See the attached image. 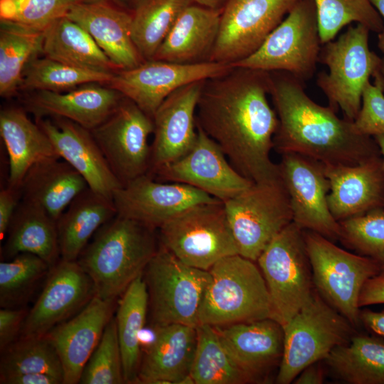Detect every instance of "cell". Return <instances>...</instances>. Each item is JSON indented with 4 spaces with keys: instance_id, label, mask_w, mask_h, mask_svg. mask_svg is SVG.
I'll return each instance as SVG.
<instances>
[{
    "instance_id": "6da1fadb",
    "label": "cell",
    "mask_w": 384,
    "mask_h": 384,
    "mask_svg": "<svg viewBox=\"0 0 384 384\" xmlns=\"http://www.w3.org/2000/svg\"><path fill=\"white\" fill-rule=\"evenodd\" d=\"M270 88V72L233 67L203 81L197 104L196 125L252 183L279 176L270 157L279 120Z\"/></svg>"
},
{
    "instance_id": "7a4b0ae2",
    "label": "cell",
    "mask_w": 384,
    "mask_h": 384,
    "mask_svg": "<svg viewBox=\"0 0 384 384\" xmlns=\"http://www.w3.org/2000/svg\"><path fill=\"white\" fill-rule=\"evenodd\" d=\"M271 96L279 124L274 149L325 165H356L381 156L374 138L358 133L353 121L341 119L329 105L315 102L304 82L289 73L270 72Z\"/></svg>"
},
{
    "instance_id": "3957f363",
    "label": "cell",
    "mask_w": 384,
    "mask_h": 384,
    "mask_svg": "<svg viewBox=\"0 0 384 384\" xmlns=\"http://www.w3.org/2000/svg\"><path fill=\"white\" fill-rule=\"evenodd\" d=\"M156 230L117 214L100 228L77 260L91 278L96 296L117 300L144 273L159 248Z\"/></svg>"
},
{
    "instance_id": "277c9868",
    "label": "cell",
    "mask_w": 384,
    "mask_h": 384,
    "mask_svg": "<svg viewBox=\"0 0 384 384\" xmlns=\"http://www.w3.org/2000/svg\"><path fill=\"white\" fill-rule=\"evenodd\" d=\"M255 262L238 254L220 260L208 270L210 280L198 325L220 326L271 319L270 294Z\"/></svg>"
},
{
    "instance_id": "5b68a950",
    "label": "cell",
    "mask_w": 384,
    "mask_h": 384,
    "mask_svg": "<svg viewBox=\"0 0 384 384\" xmlns=\"http://www.w3.org/2000/svg\"><path fill=\"white\" fill-rule=\"evenodd\" d=\"M370 31L362 24L349 26L337 39L321 46L319 63L329 73L317 74L316 85L324 92L329 106L353 121L361 106L362 93L369 79L378 71L381 59L369 47Z\"/></svg>"
},
{
    "instance_id": "8992f818",
    "label": "cell",
    "mask_w": 384,
    "mask_h": 384,
    "mask_svg": "<svg viewBox=\"0 0 384 384\" xmlns=\"http://www.w3.org/2000/svg\"><path fill=\"white\" fill-rule=\"evenodd\" d=\"M354 326L314 288L306 303L284 329V350L276 378L293 383L307 366L324 360L353 335Z\"/></svg>"
},
{
    "instance_id": "52a82bcc",
    "label": "cell",
    "mask_w": 384,
    "mask_h": 384,
    "mask_svg": "<svg viewBox=\"0 0 384 384\" xmlns=\"http://www.w3.org/2000/svg\"><path fill=\"white\" fill-rule=\"evenodd\" d=\"M314 0H299L260 48L233 67L283 71L305 82L316 72L322 46Z\"/></svg>"
},
{
    "instance_id": "ba28073f",
    "label": "cell",
    "mask_w": 384,
    "mask_h": 384,
    "mask_svg": "<svg viewBox=\"0 0 384 384\" xmlns=\"http://www.w3.org/2000/svg\"><path fill=\"white\" fill-rule=\"evenodd\" d=\"M256 262L270 294L271 319L284 328L314 289L304 230L292 222L270 242Z\"/></svg>"
},
{
    "instance_id": "9c48e42d",
    "label": "cell",
    "mask_w": 384,
    "mask_h": 384,
    "mask_svg": "<svg viewBox=\"0 0 384 384\" xmlns=\"http://www.w3.org/2000/svg\"><path fill=\"white\" fill-rule=\"evenodd\" d=\"M143 277L153 327L198 326L200 307L210 280L209 271L183 263L159 244Z\"/></svg>"
},
{
    "instance_id": "30bf717a",
    "label": "cell",
    "mask_w": 384,
    "mask_h": 384,
    "mask_svg": "<svg viewBox=\"0 0 384 384\" xmlns=\"http://www.w3.org/2000/svg\"><path fill=\"white\" fill-rule=\"evenodd\" d=\"M304 236L314 288L357 327L361 323V291L368 279L381 272V265L346 251L317 233L304 230Z\"/></svg>"
},
{
    "instance_id": "8fae6325",
    "label": "cell",
    "mask_w": 384,
    "mask_h": 384,
    "mask_svg": "<svg viewBox=\"0 0 384 384\" xmlns=\"http://www.w3.org/2000/svg\"><path fill=\"white\" fill-rule=\"evenodd\" d=\"M223 204L238 254L254 262L293 220L289 198L279 176L253 183Z\"/></svg>"
},
{
    "instance_id": "7c38bea8",
    "label": "cell",
    "mask_w": 384,
    "mask_h": 384,
    "mask_svg": "<svg viewBox=\"0 0 384 384\" xmlns=\"http://www.w3.org/2000/svg\"><path fill=\"white\" fill-rule=\"evenodd\" d=\"M158 230L160 245L193 267L208 271L220 260L238 254L220 201L191 208Z\"/></svg>"
},
{
    "instance_id": "4fadbf2b",
    "label": "cell",
    "mask_w": 384,
    "mask_h": 384,
    "mask_svg": "<svg viewBox=\"0 0 384 384\" xmlns=\"http://www.w3.org/2000/svg\"><path fill=\"white\" fill-rule=\"evenodd\" d=\"M111 170L122 186L148 174L154 132L151 117L123 97L112 113L90 130Z\"/></svg>"
},
{
    "instance_id": "5bb4252c",
    "label": "cell",
    "mask_w": 384,
    "mask_h": 384,
    "mask_svg": "<svg viewBox=\"0 0 384 384\" xmlns=\"http://www.w3.org/2000/svg\"><path fill=\"white\" fill-rule=\"evenodd\" d=\"M299 0H228L210 61L233 64L262 44Z\"/></svg>"
},
{
    "instance_id": "9a60e30c",
    "label": "cell",
    "mask_w": 384,
    "mask_h": 384,
    "mask_svg": "<svg viewBox=\"0 0 384 384\" xmlns=\"http://www.w3.org/2000/svg\"><path fill=\"white\" fill-rule=\"evenodd\" d=\"M233 68L230 64L210 60L181 64L148 60L115 72L107 85L152 117L164 100L178 88L219 76Z\"/></svg>"
},
{
    "instance_id": "2e32d148",
    "label": "cell",
    "mask_w": 384,
    "mask_h": 384,
    "mask_svg": "<svg viewBox=\"0 0 384 384\" xmlns=\"http://www.w3.org/2000/svg\"><path fill=\"white\" fill-rule=\"evenodd\" d=\"M281 156L279 173L289 198L292 222L333 242L340 240L339 222L328 205L330 184L324 164L298 154Z\"/></svg>"
},
{
    "instance_id": "e0dca14e",
    "label": "cell",
    "mask_w": 384,
    "mask_h": 384,
    "mask_svg": "<svg viewBox=\"0 0 384 384\" xmlns=\"http://www.w3.org/2000/svg\"><path fill=\"white\" fill-rule=\"evenodd\" d=\"M148 174L157 181L189 185L222 202L253 183L233 166L218 144L198 126L196 142L188 153Z\"/></svg>"
},
{
    "instance_id": "ac0fdd59",
    "label": "cell",
    "mask_w": 384,
    "mask_h": 384,
    "mask_svg": "<svg viewBox=\"0 0 384 384\" xmlns=\"http://www.w3.org/2000/svg\"><path fill=\"white\" fill-rule=\"evenodd\" d=\"M94 295L93 282L78 262L60 258L50 268L42 292L28 311L19 337L46 336L79 312Z\"/></svg>"
},
{
    "instance_id": "d6986e66",
    "label": "cell",
    "mask_w": 384,
    "mask_h": 384,
    "mask_svg": "<svg viewBox=\"0 0 384 384\" xmlns=\"http://www.w3.org/2000/svg\"><path fill=\"white\" fill-rule=\"evenodd\" d=\"M117 214L156 229L196 206L220 201L189 185L157 181L148 174L113 194Z\"/></svg>"
},
{
    "instance_id": "ffe728a7",
    "label": "cell",
    "mask_w": 384,
    "mask_h": 384,
    "mask_svg": "<svg viewBox=\"0 0 384 384\" xmlns=\"http://www.w3.org/2000/svg\"><path fill=\"white\" fill-rule=\"evenodd\" d=\"M203 81L178 88L154 112L148 174L176 161L193 146L197 137L196 108Z\"/></svg>"
},
{
    "instance_id": "44dd1931",
    "label": "cell",
    "mask_w": 384,
    "mask_h": 384,
    "mask_svg": "<svg viewBox=\"0 0 384 384\" xmlns=\"http://www.w3.org/2000/svg\"><path fill=\"white\" fill-rule=\"evenodd\" d=\"M52 118L36 119V122L48 137L59 157L84 178L90 188L112 199L122 185L90 130L65 118Z\"/></svg>"
},
{
    "instance_id": "7402d4cb",
    "label": "cell",
    "mask_w": 384,
    "mask_h": 384,
    "mask_svg": "<svg viewBox=\"0 0 384 384\" xmlns=\"http://www.w3.org/2000/svg\"><path fill=\"white\" fill-rule=\"evenodd\" d=\"M116 303L95 294L79 312L46 335L61 361L64 384L79 383L84 366L114 316Z\"/></svg>"
},
{
    "instance_id": "603a6c76",
    "label": "cell",
    "mask_w": 384,
    "mask_h": 384,
    "mask_svg": "<svg viewBox=\"0 0 384 384\" xmlns=\"http://www.w3.org/2000/svg\"><path fill=\"white\" fill-rule=\"evenodd\" d=\"M330 190L329 210L337 221L384 208V162L381 156L356 165L324 164Z\"/></svg>"
},
{
    "instance_id": "cb8c5ba5",
    "label": "cell",
    "mask_w": 384,
    "mask_h": 384,
    "mask_svg": "<svg viewBox=\"0 0 384 384\" xmlns=\"http://www.w3.org/2000/svg\"><path fill=\"white\" fill-rule=\"evenodd\" d=\"M154 328V336L142 356L137 383H193L196 327L172 324Z\"/></svg>"
},
{
    "instance_id": "d4e9b609",
    "label": "cell",
    "mask_w": 384,
    "mask_h": 384,
    "mask_svg": "<svg viewBox=\"0 0 384 384\" xmlns=\"http://www.w3.org/2000/svg\"><path fill=\"white\" fill-rule=\"evenodd\" d=\"M66 16L91 36L119 70L145 61L132 39V15L98 1L77 3Z\"/></svg>"
},
{
    "instance_id": "484cf974",
    "label": "cell",
    "mask_w": 384,
    "mask_h": 384,
    "mask_svg": "<svg viewBox=\"0 0 384 384\" xmlns=\"http://www.w3.org/2000/svg\"><path fill=\"white\" fill-rule=\"evenodd\" d=\"M214 328L234 359L258 381L280 363L284 329L275 320L268 318Z\"/></svg>"
},
{
    "instance_id": "4316f807",
    "label": "cell",
    "mask_w": 384,
    "mask_h": 384,
    "mask_svg": "<svg viewBox=\"0 0 384 384\" xmlns=\"http://www.w3.org/2000/svg\"><path fill=\"white\" fill-rule=\"evenodd\" d=\"M123 97L110 87L91 85L65 93L37 91L26 105L36 119L65 118L92 130L112 113Z\"/></svg>"
},
{
    "instance_id": "83f0119b",
    "label": "cell",
    "mask_w": 384,
    "mask_h": 384,
    "mask_svg": "<svg viewBox=\"0 0 384 384\" xmlns=\"http://www.w3.org/2000/svg\"><path fill=\"white\" fill-rule=\"evenodd\" d=\"M221 9L191 4L174 26L151 60L188 64L209 60L220 22Z\"/></svg>"
},
{
    "instance_id": "f1b7e54d",
    "label": "cell",
    "mask_w": 384,
    "mask_h": 384,
    "mask_svg": "<svg viewBox=\"0 0 384 384\" xmlns=\"http://www.w3.org/2000/svg\"><path fill=\"white\" fill-rule=\"evenodd\" d=\"M0 134L9 158L8 184L19 190L28 169L36 163L60 158L48 137L19 107H6L0 112Z\"/></svg>"
},
{
    "instance_id": "f546056e",
    "label": "cell",
    "mask_w": 384,
    "mask_h": 384,
    "mask_svg": "<svg viewBox=\"0 0 384 384\" xmlns=\"http://www.w3.org/2000/svg\"><path fill=\"white\" fill-rule=\"evenodd\" d=\"M60 158H50L33 164L21 186V199L45 210L56 222L73 199L88 186L84 178Z\"/></svg>"
},
{
    "instance_id": "4dcf8cb0",
    "label": "cell",
    "mask_w": 384,
    "mask_h": 384,
    "mask_svg": "<svg viewBox=\"0 0 384 384\" xmlns=\"http://www.w3.org/2000/svg\"><path fill=\"white\" fill-rule=\"evenodd\" d=\"M116 215L112 199L89 187L82 191L57 220L61 259L77 260L91 237Z\"/></svg>"
},
{
    "instance_id": "1f68e13d",
    "label": "cell",
    "mask_w": 384,
    "mask_h": 384,
    "mask_svg": "<svg viewBox=\"0 0 384 384\" xmlns=\"http://www.w3.org/2000/svg\"><path fill=\"white\" fill-rule=\"evenodd\" d=\"M2 250L4 259L34 254L50 268L60 260L57 222L39 206L21 199L15 210Z\"/></svg>"
},
{
    "instance_id": "d6a6232c",
    "label": "cell",
    "mask_w": 384,
    "mask_h": 384,
    "mask_svg": "<svg viewBox=\"0 0 384 384\" xmlns=\"http://www.w3.org/2000/svg\"><path fill=\"white\" fill-rule=\"evenodd\" d=\"M44 56L81 68L115 73L119 71L91 36L66 16L44 31Z\"/></svg>"
},
{
    "instance_id": "836d02e7",
    "label": "cell",
    "mask_w": 384,
    "mask_h": 384,
    "mask_svg": "<svg viewBox=\"0 0 384 384\" xmlns=\"http://www.w3.org/2000/svg\"><path fill=\"white\" fill-rule=\"evenodd\" d=\"M114 316L125 383H137L142 353L140 335L146 321L149 296L143 274L121 295Z\"/></svg>"
},
{
    "instance_id": "e575fe53",
    "label": "cell",
    "mask_w": 384,
    "mask_h": 384,
    "mask_svg": "<svg viewBox=\"0 0 384 384\" xmlns=\"http://www.w3.org/2000/svg\"><path fill=\"white\" fill-rule=\"evenodd\" d=\"M330 369L350 384H384V340L353 335L324 359Z\"/></svg>"
},
{
    "instance_id": "d590c367",
    "label": "cell",
    "mask_w": 384,
    "mask_h": 384,
    "mask_svg": "<svg viewBox=\"0 0 384 384\" xmlns=\"http://www.w3.org/2000/svg\"><path fill=\"white\" fill-rule=\"evenodd\" d=\"M197 342L190 372L193 384H245L258 381L231 356L214 326L196 327Z\"/></svg>"
},
{
    "instance_id": "8d00e7d4",
    "label": "cell",
    "mask_w": 384,
    "mask_h": 384,
    "mask_svg": "<svg viewBox=\"0 0 384 384\" xmlns=\"http://www.w3.org/2000/svg\"><path fill=\"white\" fill-rule=\"evenodd\" d=\"M44 31L1 22L0 95L10 97L20 89L28 63L42 53Z\"/></svg>"
},
{
    "instance_id": "74e56055",
    "label": "cell",
    "mask_w": 384,
    "mask_h": 384,
    "mask_svg": "<svg viewBox=\"0 0 384 384\" xmlns=\"http://www.w3.org/2000/svg\"><path fill=\"white\" fill-rule=\"evenodd\" d=\"M192 0H140L132 21V36L144 60H151L182 11Z\"/></svg>"
},
{
    "instance_id": "f35d334b",
    "label": "cell",
    "mask_w": 384,
    "mask_h": 384,
    "mask_svg": "<svg viewBox=\"0 0 384 384\" xmlns=\"http://www.w3.org/2000/svg\"><path fill=\"white\" fill-rule=\"evenodd\" d=\"M34 373L55 375L64 384L61 361L47 336L19 337L1 352L0 379Z\"/></svg>"
},
{
    "instance_id": "ab89813d",
    "label": "cell",
    "mask_w": 384,
    "mask_h": 384,
    "mask_svg": "<svg viewBox=\"0 0 384 384\" xmlns=\"http://www.w3.org/2000/svg\"><path fill=\"white\" fill-rule=\"evenodd\" d=\"M114 73L75 67L46 56L36 57L23 71L20 89L60 92L87 83L108 84Z\"/></svg>"
},
{
    "instance_id": "60d3db41",
    "label": "cell",
    "mask_w": 384,
    "mask_h": 384,
    "mask_svg": "<svg viewBox=\"0 0 384 384\" xmlns=\"http://www.w3.org/2000/svg\"><path fill=\"white\" fill-rule=\"evenodd\" d=\"M322 44L334 39L351 23L362 24L370 31L384 33L383 19L370 0H314Z\"/></svg>"
},
{
    "instance_id": "b9f144b4",
    "label": "cell",
    "mask_w": 384,
    "mask_h": 384,
    "mask_svg": "<svg viewBox=\"0 0 384 384\" xmlns=\"http://www.w3.org/2000/svg\"><path fill=\"white\" fill-rule=\"evenodd\" d=\"M50 267L32 253H21L0 263V306L20 308Z\"/></svg>"
},
{
    "instance_id": "7bdbcfd3",
    "label": "cell",
    "mask_w": 384,
    "mask_h": 384,
    "mask_svg": "<svg viewBox=\"0 0 384 384\" xmlns=\"http://www.w3.org/2000/svg\"><path fill=\"white\" fill-rule=\"evenodd\" d=\"M346 245L384 265V208L338 221Z\"/></svg>"
},
{
    "instance_id": "ee69618b",
    "label": "cell",
    "mask_w": 384,
    "mask_h": 384,
    "mask_svg": "<svg viewBox=\"0 0 384 384\" xmlns=\"http://www.w3.org/2000/svg\"><path fill=\"white\" fill-rule=\"evenodd\" d=\"M80 384L125 383L115 318L106 326L101 339L87 361Z\"/></svg>"
},
{
    "instance_id": "f6af8a7d",
    "label": "cell",
    "mask_w": 384,
    "mask_h": 384,
    "mask_svg": "<svg viewBox=\"0 0 384 384\" xmlns=\"http://www.w3.org/2000/svg\"><path fill=\"white\" fill-rule=\"evenodd\" d=\"M78 0H0L1 22L44 31Z\"/></svg>"
},
{
    "instance_id": "bcb514c9",
    "label": "cell",
    "mask_w": 384,
    "mask_h": 384,
    "mask_svg": "<svg viewBox=\"0 0 384 384\" xmlns=\"http://www.w3.org/2000/svg\"><path fill=\"white\" fill-rule=\"evenodd\" d=\"M374 78V83L368 81L364 87L361 109L353 120L358 133L372 137L384 134V89Z\"/></svg>"
},
{
    "instance_id": "7dc6e473",
    "label": "cell",
    "mask_w": 384,
    "mask_h": 384,
    "mask_svg": "<svg viewBox=\"0 0 384 384\" xmlns=\"http://www.w3.org/2000/svg\"><path fill=\"white\" fill-rule=\"evenodd\" d=\"M26 309L1 308L0 310V351H3L20 336L27 316Z\"/></svg>"
},
{
    "instance_id": "c3c4849f",
    "label": "cell",
    "mask_w": 384,
    "mask_h": 384,
    "mask_svg": "<svg viewBox=\"0 0 384 384\" xmlns=\"http://www.w3.org/2000/svg\"><path fill=\"white\" fill-rule=\"evenodd\" d=\"M21 198V191L6 186L0 191V235L4 239Z\"/></svg>"
},
{
    "instance_id": "681fc988",
    "label": "cell",
    "mask_w": 384,
    "mask_h": 384,
    "mask_svg": "<svg viewBox=\"0 0 384 384\" xmlns=\"http://www.w3.org/2000/svg\"><path fill=\"white\" fill-rule=\"evenodd\" d=\"M378 304H384V272L368 279L359 295L360 308Z\"/></svg>"
},
{
    "instance_id": "f907efd6",
    "label": "cell",
    "mask_w": 384,
    "mask_h": 384,
    "mask_svg": "<svg viewBox=\"0 0 384 384\" xmlns=\"http://www.w3.org/2000/svg\"><path fill=\"white\" fill-rule=\"evenodd\" d=\"M1 384H63V380L55 375L34 373L16 375L0 379Z\"/></svg>"
},
{
    "instance_id": "816d5d0a",
    "label": "cell",
    "mask_w": 384,
    "mask_h": 384,
    "mask_svg": "<svg viewBox=\"0 0 384 384\" xmlns=\"http://www.w3.org/2000/svg\"><path fill=\"white\" fill-rule=\"evenodd\" d=\"M360 321L370 331L384 337V309L380 311L368 309L361 310Z\"/></svg>"
},
{
    "instance_id": "f5cc1de1",
    "label": "cell",
    "mask_w": 384,
    "mask_h": 384,
    "mask_svg": "<svg viewBox=\"0 0 384 384\" xmlns=\"http://www.w3.org/2000/svg\"><path fill=\"white\" fill-rule=\"evenodd\" d=\"M324 380V370L320 361H317L305 367L295 378L293 383L296 384H321Z\"/></svg>"
},
{
    "instance_id": "db71d44e",
    "label": "cell",
    "mask_w": 384,
    "mask_h": 384,
    "mask_svg": "<svg viewBox=\"0 0 384 384\" xmlns=\"http://www.w3.org/2000/svg\"><path fill=\"white\" fill-rule=\"evenodd\" d=\"M193 1L197 3L198 5L202 6L211 8V9H218L220 0H192Z\"/></svg>"
},
{
    "instance_id": "11a10c76",
    "label": "cell",
    "mask_w": 384,
    "mask_h": 384,
    "mask_svg": "<svg viewBox=\"0 0 384 384\" xmlns=\"http://www.w3.org/2000/svg\"><path fill=\"white\" fill-rule=\"evenodd\" d=\"M373 6L384 19V0H370Z\"/></svg>"
},
{
    "instance_id": "9f6ffc18",
    "label": "cell",
    "mask_w": 384,
    "mask_h": 384,
    "mask_svg": "<svg viewBox=\"0 0 384 384\" xmlns=\"http://www.w3.org/2000/svg\"><path fill=\"white\" fill-rule=\"evenodd\" d=\"M373 138L378 146L381 156L384 162V134L376 135L373 137Z\"/></svg>"
},
{
    "instance_id": "6f0895ef",
    "label": "cell",
    "mask_w": 384,
    "mask_h": 384,
    "mask_svg": "<svg viewBox=\"0 0 384 384\" xmlns=\"http://www.w3.org/2000/svg\"><path fill=\"white\" fill-rule=\"evenodd\" d=\"M373 78H377L380 81L384 89V58L381 59V62L379 68Z\"/></svg>"
},
{
    "instance_id": "680465c9",
    "label": "cell",
    "mask_w": 384,
    "mask_h": 384,
    "mask_svg": "<svg viewBox=\"0 0 384 384\" xmlns=\"http://www.w3.org/2000/svg\"><path fill=\"white\" fill-rule=\"evenodd\" d=\"M101 1V0H78V3L79 2L89 3V2H95V1Z\"/></svg>"
},
{
    "instance_id": "91938a15",
    "label": "cell",
    "mask_w": 384,
    "mask_h": 384,
    "mask_svg": "<svg viewBox=\"0 0 384 384\" xmlns=\"http://www.w3.org/2000/svg\"><path fill=\"white\" fill-rule=\"evenodd\" d=\"M381 272H384V265L381 266Z\"/></svg>"
},
{
    "instance_id": "94428289",
    "label": "cell",
    "mask_w": 384,
    "mask_h": 384,
    "mask_svg": "<svg viewBox=\"0 0 384 384\" xmlns=\"http://www.w3.org/2000/svg\"><path fill=\"white\" fill-rule=\"evenodd\" d=\"M138 1H140V0H138Z\"/></svg>"
}]
</instances>
